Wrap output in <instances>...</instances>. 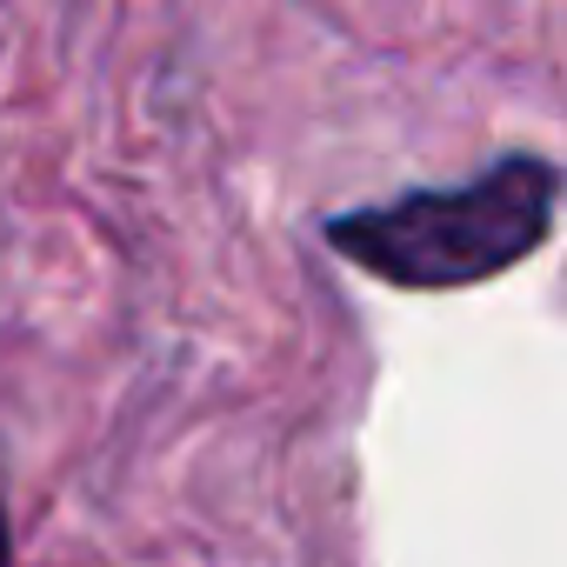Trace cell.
<instances>
[{
    "instance_id": "obj_1",
    "label": "cell",
    "mask_w": 567,
    "mask_h": 567,
    "mask_svg": "<svg viewBox=\"0 0 567 567\" xmlns=\"http://www.w3.org/2000/svg\"><path fill=\"white\" fill-rule=\"evenodd\" d=\"M554 200L560 167L547 154H501L487 174L461 187H408L394 200L334 214L328 247H341L354 267L408 295L481 288L547 247Z\"/></svg>"
},
{
    "instance_id": "obj_2",
    "label": "cell",
    "mask_w": 567,
    "mask_h": 567,
    "mask_svg": "<svg viewBox=\"0 0 567 567\" xmlns=\"http://www.w3.org/2000/svg\"><path fill=\"white\" fill-rule=\"evenodd\" d=\"M0 567H14V534H8V501H0Z\"/></svg>"
}]
</instances>
